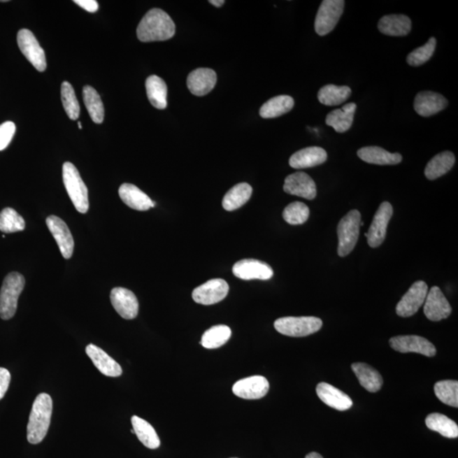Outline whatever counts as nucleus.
<instances>
[{
    "mask_svg": "<svg viewBox=\"0 0 458 458\" xmlns=\"http://www.w3.org/2000/svg\"><path fill=\"white\" fill-rule=\"evenodd\" d=\"M175 31L176 27L169 14L160 9H152L139 22L137 36L141 42L165 41L172 38Z\"/></svg>",
    "mask_w": 458,
    "mask_h": 458,
    "instance_id": "obj_1",
    "label": "nucleus"
},
{
    "mask_svg": "<svg viewBox=\"0 0 458 458\" xmlns=\"http://www.w3.org/2000/svg\"><path fill=\"white\" fill-rule=\"evenodd\" d=\"M448 99L443 95L431 91L420 92L414 101V109L422 117H430L447 108Z\"/></svg>",
    "mask_w": 458,
    "mask_h": 458,
    "instance_id": "obj_19",
    "label": "nucleus"
},
{
    "mask_svg": "<svg viewBox=\"0 0 458 458\" xmlns=\"http://www.w3.org/2000/svg\"><path fill=\"white\" fill-rule=\"evenodd\" d=\"M231 334L232 332L228 326H213L203 334L200 343L206 349H217L229 341Z\"/></svg>",
    "mask_w": 458,
    "mask_h": 458,
    "instance_id": "obj_37",
    "label": "nucleus"
},
{
    "mask_svg": "<svg viewBox=\"0 0 458 458\" xmlns=\"http://www.w3.org/2000/svg\"><path fill=\"white\" fill-rule=\"evenodd\" d=\"M210 3H212L213 6L216 7H221L224 6L225 1L224 0H210Z\"/></svg>",
    "mask_w": 458,
    "mask_h": 458,
    "instance_id": "obj_46",
    "label": "nucleus"
},
{
    "mask_svg": "<svg viewBox=\"0 0 458 458\" xmlns=\"http://www.w3.org/2000/svg\"><path fill=\"white\" fill-rule=\"evenodd\" d=\"M48 229L50 231L59 246L62 256L65 259L73 257L74 250V241L69 226L66 222L54 215L46 219Z\"/></svg>",
    "mask_w": 458,
    "mask_h": 458,
    "instance_id": "obj_16",
    "label": "nucleus"
},
{
    "mask_svg": "<svg viewBox=\"0 0 458 458\" xmlns=\"http://www.w3.org/2000/svg\"><path fill=\"white\" fill-rule=\"evenodd\" d=\"M110 301L117 313L124 320H134L138 313V301L131 290L117 287L110 292Z\"/></svg>",
    "mask_w": 458,
    "mask_h": 458,
    "instance_id": "obj_17",
    "label": "nucleus"
},
{
    "mask_svg": "<svg viewBox=\"0 0 458 458\" xmlns=\"http://www.w3.org/2000/svg\"><path fill=\"white\" fill-rule=\"evenodd\" d=\"M317 395L329 407L338 411H346L353 405L352 400L348 395L325 382L317 385Z\"/></svg>",
    "mask_w": 458,
    "mask_h": 458,
    "instance_id": "obj_22",
    "label": "nucleus"
},
{
    "mask_svg": "<svg viewBox=\"0 0 458 458\" xmlns=\"http://www.w3.org/2000/svg\"><path fill=\"white\" fill-rule=\"evenodd\" d=\"M147 96L155 108L165 109L167 106V87L166 83L157 76H150L145 82Z\"/></svg>",
    "mask_w": 458,
    "mask_h": 458,
    "instance_id": "obj_31",
    "label": "nucleus"
},
{
    "mask_svg": "<svg viewBox=\"0 0 458 458\" xmlns=\"http://www.w3.org/2000/svg\"><path fill=\"white\" fill-rule=\"evenodd\" d=\"M328 158L326 150L320 147L313 146L302 149L289 158V165L294 169H305L320 166Z\"/></svg>",
    "mask_w": 458,
    "mask_h": 458,
    "instance_id": "obj_23",
    "label": "nucleus"
},
{
    "mask_svg": "<svg viewBox=\"0 0 458 458\" xmlns=\"http://www.w3.org/2000/svg\"><path fill=\"white\" fill-rule=\"evenodd\" d=\"M352 94V90L348 86L325 85L318 92V101L322 105L336 106L348 101Z\"/></svg>",
    "mask_w": 458,
    "mask_h": 458,
    "instance_id": "obj_35",
    "label": "nucleus"
},
{
    "mask_svg": "<svg viewBox=\"0 0 458 458\" xmlns=\"http://www.w3.org/2000/svg\"><path fill=\"white\" fill-rule=\"evenodd\" d=\"M436 39L431 38L424 46L417 48L408 55L407 62L410 66H420L429 61L435 53Z\"/></svg>",
    "mask_w": 458,
    "mask_h": 458,
    "instance_id": "obj_42",
    "label": "nucleus"
},
{
    "mask_svg": "<svg viewBox=\"0 0 458 458\" xmlns=\"http://www.w3.org/2000/svg\"><path fill=\"white\" fill-rule=\"evenodd\" d=\"M452 310L451 305L439 287H432L424 301V313L426 317L434 322L445 320L451 315Z\"/></svg>",
    "mask_w": 458,
    "mask_h": 458,
    "instance_id": "obj_14",
    "label": "nucleus"
},
{
    "mask_svg": "<svg viewBox=\"0 0 458 458\" xmlns=\"http://www.w3.org/2000/svg\"><path fill=\"white\" fill-rule=\"evenodd\" d=\"M24 287L25 278L21 273H10L6 277L0 290V317L3 320H9L15 316Z\"/></svg>",
    "mask_w": 458,
    "mask_h": 458,
    "instance_id": "obj_4",
    "label": "nucleus"
},
{
    "mask_svg": "<svg viewBox=\"0 0 458 458\" xmlns=\"http://www.w3.org/2000/svg\"><path fill=\"white\" fill-rule=\"evenodd\" d=\"M131 433H132V434H135V433H134V429H131Z\"/></svg>",
    "mask_w": 458,
    "mask_h": 458,
    "instance_id": "obj_49",
    "label": "nucleus"
},
{
    "mask_svg": "<svg viewBox=\"0 0 458 458\" xmlns=\"http://www.w3.org/2000/svg\"><path fill=\"white\" fill-rule=\"evenodd\" d=\"M62 176L64 185L75 208L78 213H87L90 208L89 191L73 163H64Z\"/></svg>",
    "mask_w": 458,
    "mask_h": 458,
    "instance_id": "obj_3",
    "label": "nucleus"
},
{
    "mask_svg": "<svg viewBox=\"0 0 458 458\" xmlns=\"http://www.w3.org/2000/svg\"><path fill=\"white\" fill-rule=\"evenodd\" d=\"M233 273L243 280H269L273 276V271L269 264L255 259L236 262L233 266Z\"/></svg>",
    "mask_w": 458,
    "mask_h": 458,
    "instance_id": "obj_13",
    "label": "nucleus"
},
{
    "mask_svg": "<svg viewBox=\"0 0 458 458\" xmlns=\"http://www.w3.org/2000/svg\"><path fill=\"white\" fill-rule=\"evenodd\" d=\"M352 368L360 385L368 392L375 393L381 389L382 385H383V378L375 368L368 364H362V362L353 364Z\"/></svg>",
    "mask_w": 458,
    "mask_h": 458,
    "instance_id": "obj_28",
    "label": "nucleus"
},
{
    "mask_svg": "<svg viewBox=\"0 0 458 458\" xmlns=\"http://www.w3.org/2000/svg\"><path fill=\"white\" fill-rule=\"evenodd\" d=\"M309 215L308 206L304 203L296 201L285 207L282 217L289 224L300 225L308 220Z\"/></svg>",
    "mask_w": 458,
    "mask_h": 458,
    "instance_id": "obj_41",
    "label": "nucleus"
},
{
    "mask_svg": "<svg viewBox=\"0 0 458 458\" xmlns=\"http://www.w3.org/2000/svg\"><path fill=\"white\" fill-rule=\"evenodd\" d=\"M53 401L50 395L41 393L36 397L27 424V441L31 444H39L45 439L49 430Z\"/></svg>",
    "mask_w": 458,
    "mask_h": 458,
    "instance_id": "obj_2",
    "label": "nucleus"
},
{
    "mask_svg": "<svg viewBox=\"0 0 458 458\" xmlns=\"http://www.w3.org/2000/svg\"><path fill=\"white\" fill-rule=\"evenodd\" d=\"M305 458H324L320 453L317 452H310L306 456Z\"/></svg>",
    "mask_w": 458,
    "mask_h": 458,
    "instance_id": "obj_47",
    "label": "nucleus"
},
{
    "mask_svg": "<svg viewBox=\"0 0 458 458\" xmlns=\"http://www.w3.org/2000/svg\"><path fill=\"white\" fill-rule=\"evenodd\" d=\"M436 396L444 404L458 408V382L441 380L435 385Z\"/></svg>",
    "mask_w": 458,
    "mask_h": 458,
    "instance_id": "obj_38",
    "label": "nucleus"
},
{
    "mask_svg": "<svg viewBox=\"0 0 458 458\" xmlns=\"http://www.w3.org/2000/svg\"><path fill=\"white\" fill-rule=\"evenodd\" d=\"M429 292L428 285L424 281H417L410 287L408 292L401 298L396 306L398 316L408 317L414 315L424 304Z\"/></svg>",
    "mask_w": 458,
    "mask_h": 458,
    "instance_id": "obj_10",
    "label": "nucleus"
},
{
    "mask_svg": "<svg viewBox=\"0 0 458 458\" xmlns=\"http://www.w3.org/2000/svg\"><path fill=\"white\" fill-rule=\"evenodd\" d=\"M343 0H324L318 9L315 20V31L320 36H324L333 31L343 14Z\"/></svg>",
    "mask_w": 458,
    "mask_h": 458,
    "instance_id": "obj_7",
    "label": "nucleus"
},
{
    "mask_svg": "<svg viewBox=\"0 0 458 458\" xmlns=\"http://www.w3.org/2000/svg\"><path fill=\"white\" fill-rule=\"evenodd\" d=\"M15 133L14 122H6L0 125V151L7 148Z\"/></svg>",
    "mask_w": 458,
    "mask_h": 458,
    "instance_id": "obj_43",
    "label": "nucleus"
},
{
    "mask_svg": "<svg viewBox=\"0 0 458 458\" xmlns=\"http://www.w3.org/2000/svg\"><path fill=\"white\" fill-rule=\"evenodd\" d=\"M392 348L401 353H418L426 357H435L436 349L427 338L417 336H401L390 338Z\"/></svg>",
    "mask_w": 458,
    "mask_h": 458,
    "instance_id": "obj_12",
    "label": "nucleus"
},
{
    "mask_svg": "<svg viewBox=\"0 0 458 458\" xmlns=\"http://www.w3.org/2000/svg\"><path fill=\"white\" fill-rule=\"evenodd\" d=\"M322 321L316 317H285L274 322L278 333L290 337H305L320 331Z\"/></svg>",
    "mask_w": 458,
    "mask_h": 458,
    "instance_id": "obj_6",
    "label": "nucleus"
},
{
    "mask_svg": "<svg viewBox=\"0 0 458 458\" xmlns=\"http://www.w3.org/2000/svg\"><path fill=\"white\" fill-rule=\"evenodd\" d=\"M426 426L442 436L455 439L458 436V426L448 417L441 413H431L426 417Z\"/></svg>",
    "mask_w": 458,
    "mask_h": 458,
    "instance_id": "obj_34",
    "label": "nucleus"
},
{
    "mask_svg": "<svg viewBox=\"0 0 458 458\" xmlns=\"http://www.w3.org/2000/svg\"><path fill=\"white\" fill-rule=\"evenodd\" d=\"M285 192L312 201L317 196L316 183L309 175L296 173L285 178Z\"/></svg>",
    "mask_w": 458,
    "mask_h": 458,
    "instance_id": "obj_18",
    "label": "nucleus"
},
{
    "mask_svg": "<svg viewBox=\"0 0 458 458\" xmlns=\"http://www.w3.org/2000/svg\"><path fill=\"white\" fill-rule=\"evenodd\" d=\"M10 373L6 368H0V400L6 396L10 383Z\"/></svg>",
    "mask_w": 458,
    "mask_h": 458,
    "instance_id": "obj_44",
    "label": "nucleus"
},
{
    "mask_svg": "<svg viewBox=\"0 0 458 458\" xmlns=\"http://www.w3.org/2000/svg\"><path fill=\"white\" fill-rule=\"evenodd\" d=\"M361 213L357 210H350L338 224V254L341 257L348 256L355 248L359 238Z\"/></svg>",
    "mask_w": 458,
    "mask_h": 458,
    "instance_id": "obj_5",
    "label": "nucleus"
},
{
    "mask_svg": "<svg viewBox=\"0 0 458 458\" xmlns=\"http://www.w3.org/2000/svg\"><path fill=\"white\" fill-rule=\"evenodd\" d=\"M74 3L90 13H94L99 10V3L96 0H75Z\"/></svg>",
    "mask_w": 458,
    "mask_h": 458,
    "instance_id": "obj_45",
    "label": "nucleus"
},
{
    "mask_svg": "<svg viewBox=\"0 0 458 458\" xmlns=\"http://www.w3.org/2000/svg\"><path fill=\"white\" fill-rule=\"evenodd\" d=\"M118 193L122 201L134 210L145 212L155 206V203L148 195L131 183H123Z\"/></svg>",
    "mask_w": 458,
    "mask_h": 458,
    "instance_id": "obj_24",
    "label": "nucleus"
},
{
    "mask_svg": "<svg viewBox=\"0 0 458 458\" xmlns=\"http://www.w3.org/2000/svg\"><path fill=\"white\" fill-rule=\"evenodd\" d=\"M20 50L29 62L38 71H45L47 67L45 50L39 45L37 38L31 31L22 29L17 34Z\"/></svg>",
    "mask_w": 458,
    "mask_h": 458,
    "instance_id": "obj_8",
    "label": "nucleus"
},
{
    "mask_svg": "<svg viewBox=\"0 0 458 458\" xmlns=\"http://www.w3.org/2000/svg\"><path fill=\"white\" fill-rule=\"evenodd\" d=\"M25 221L17 210L7 207L0 213V231L5 234L20 232L25 229Z\"/></svg>",
    "mask_w": 458,
    "mask_h": 458,
    "instance_id": "obj_39",
    "label": "nucleus"
},
{
    "mask_svg": "<svg viewBox=\"0 0 458 458\" xmlns=\"http://www.w3.org/2000/svg\"><path fill=\"white\" fill-rule=\"evenodd\" d=\"M217 83V74L212 69H199L189 75L187 79L188 89L196 96L209 94Z\"/></svg>",
    "mask_w": 458,
    "mask_h": 458,
    "instance_id": "obj_20",
    "label": "nucleus"
},
{
    "mask_svg": "<svg viewBox=\"0 0 458 458\" xmlns=\"http://www.w3.org/2000/svg\"><path fill=\"white\" fill-rule=\"evenodd\" d=\"M86 353L99 371L103 375L113 378L122 375V366L98 346L93 344L87 345Z\"/></svg>",
    "mask_w": 458,
    "mask_h": 458,
    "instance_id": "obj_21",
    "label": "nucleus"
},
{
    "mask_svg": "<svg viewBox=\"0 0 458 458\" xmlns=\"http://www.w3.org/2000/svg\"><path fill=\"white\" fill-rule=\"evenodd\" d=\"M361 160L375 165H396L402 161L399 153H390L378 146L364 147L357 151Z\"/></svg>",
    "mask_w": 458,
    "mask_h": 458,
    "instance_id": "obj_26",
    "label": "nucleus"
},
{
    "mask_svg": "<svg viewBox=\"0 0 458 458\" xmlns=\"http://www.w3.org/2000/svg\"><path fill=\"white\" fill-rule=\"evenodd\" d=\"M83 101H85L92 120L101 124L105 117V109H103V102L98 92L93 87L85 86L83 87Z\"/></svg>",
    "mask_w": 458,
    "mask_h": 458,
    "instance_id": "obj_36",
    "label": "nucleus"
},
{
    "mask_svg": "<svg viewBox=\"0 0 458 458\" xmlns=\"http://www.w3.org/2000/svg\"><path fill=\"white\" fill-rule=\"evenodd\" d=\"M392 206L389 202H383L378 207L375 215H374L368 232L365 234V236L368 238V245L372 248H377V247L383 244L386 233H387L389 222L392 219Z\"/></svg>",
    "mask_w": 458,
    "mask_h": 458,
    "instance_id": "obj_9",
    "label": "nucleus"
},
{
    "mask_svg": "<svg viewBox=\"0 0 458 458\" xmlns=\"http://www.w3.org/2000/svg\"><path fill=\"white\" fill-rule=\"evenodd\" d=\"M62 101L64 109L71 120H77L80 115V106L76 97L73 87L69 82H64L62 85Z\"/></svg>",
    "mask_w": 458,
    "mask_h": 458,
    "instance_id": "obj_40",
    "label": "nucleus"
},
{
    "mask_svg": "<svg viewBox=\"0 0 458 458\" xmlns=\"http://www.w3.org/2000/svg\"><path fill=\"white\" fill-rule=\"evenodd\" d=\"M294 99L288 95L270 99L261 107L260 115L262 118L270 119L280 117L293 109Z\"/></svg>",
    "mask_w": 458,
    "mask_h": 458,
    "instance_id": "obj_33",
    "label": "nucleus"
},
{
    "mask_svg": "<svg viewBox=\"0 0 458 458\" xmlns=\"http://www.w3.org/2000/svg\"><path fill=\"white\" fill-rule=\"evenodd\" d=\"M455 155L451 151H444L431 159L425 167V177L435 180L448 173L455 164Z\"/></svg>",
    "mask_w": 458,
    "mask_h": 458,
    "instance_id": "obj_29",
    "label": "nucleus"
},
{
    "mask_svg": "<svg viewBox=\"0 0 458 458\" xmlns=\"http://www.w3.org/2000/svg\"><path fill=\"white\" fill-rule=\"evenodd\" d=\"M268 380L264 376L256 375L242 378L233 386V393L246 400H257L264 397L269 390Z\"/></svg>",
    "mask_w": 458,
    "mask_h": 458,
    "instance_id": "obj_15",
    "label": "nucleus"
},
{
    "mask_svg": "<svg viewBox=\"0 0 458 458\" xmlns=\"http://www.w3.org/2000/svg\"><path fill=\"white\" fill-rule=\"evenodd\" d=\"M252 186L246 183H238L225 194L222 207L229 212L241 208L252 197Z\"/></svg>",
    "mask_w": 458,
    "mask_h": 458,
    "instance_id": "obj_32",
    "label": "nucleus"
},
{
    "mask_svg": "<svg viewBox=\"0 0 458 458\" xmlns=\"http://www.w3.org/2000/svg\"><path fill=\"white\" fill-rule=\"evenodd\" d=\"M78 127H79V129H83L82 123H81L80 122H78Z\"/></svg>",
    "mask_w": 458,
    "mask_h": 458,
    "instance_id": "obj_48",
    "label": "nucleus"
},
{
    "mask_svg": "<svg viewBox=\"0 0 458 458\" xmlns=\"http://www.w3.org/2000/svg\"><path fill=\"white\" fill-rule=\"evenodd\" d=\"M229 292L228 282L222 278H215L195 288L192 297L196 303L209 306L224 300Z\"/></svg>",
    "mask_w": 458,
    "mask_h": 458,
    "instance_id": "obj_11",
    "label": "nucleus"
},
{
    "mask_svg": "<svg viewBox=\"0 0 458 458\" xmlns=\"http://www.w3.org/2000/svg\"><path fill=\"white\" fill-rule=\"evenodd\" d=\"M382 34L402 37L407 36L412 29L411 20L404 15H389L382 17L378 24Z\"/></svg>",
    "mask_w": 458,
    "mask_h": 458,
    "instance_id": "obj_25",
    "label": "nucleus"
},
{
    "mask_svg": "<svg viewBox=\"0 0 458 458\" xmlns=\"http://www.w3.org/2000/svg\"><path fill=\"white\" fill-rule=\"evenodd\" d=\"M131 422H132L135 435L145 447L149 449H157L160 447V438L152 425L138 416L132 417Z\"/></svg>",
    "mask_w": 458,
    "mask_h": 458,
    "instance_id": "obj_30",
    "label": "nucleus"
},
{
    "mask_svg": "<svg viewBox=\"0 0 458 458\" xmlns=\"http://www.w3.org/2000/svg\"><path fill=\"white\" fill-rule=\"evenodd\" d=\"M357 105L355 103H346L341 109L332 110L326 117V124L332 127L337 133H345L352 127Z\"/></svg>",
    "mask_w": 458,
    "mask_h": 458,
    "instance_id": "obj_27",
    "label": "nucleus"
}]
</instances>
